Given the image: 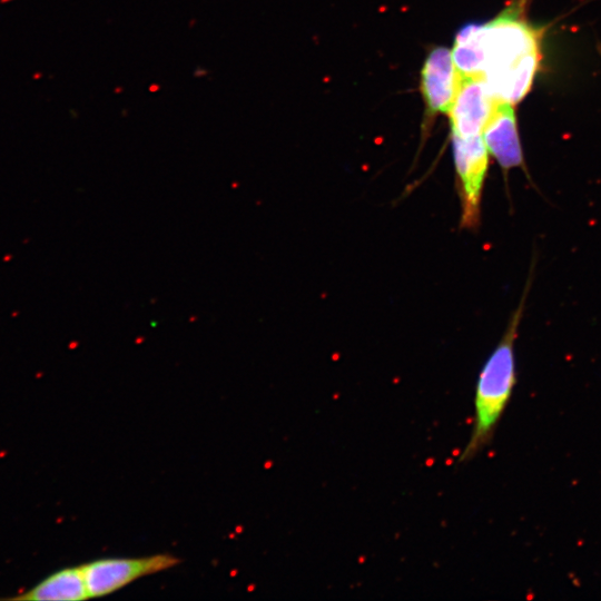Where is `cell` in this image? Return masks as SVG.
<instances>
[{"mask_svg":"<svg viewBox=\"0 0 601 601\" xmlns=\"http://www.w3.org/2000/svg\"><path fill=\"white\" fill-rule=\"evenodd\" d=\"M479 35L483 55L481 77L497 99L518 102L528 93L538 68L535 30L511 7L480 24Z\"/></svg>","mask_w":601,"mask_h":601,"instance_id":"6da1fadb","label":"cell"},{"mask_svg":"<svg viewBox=\"0 0 601 601\" xmlns=\"http://www.w3.org/2000/svg\"><path fill=\"white\" fill-rule=\"evenodd\" d=\"M529 289L530 282L526 283L504 334L480 371L474 395L473 426L470 439L457 457L459 463L471 461L491 442L511 400L516 383L514 347Z\"/></svg>","mask_w":601,"mask_h":601,"instance_id":"7a4b0ae2","label":"cell"},{"mask_svg":"<svg viewBox=\"0 0 601 601\" xmlns=\"http://www.w3.org/2000/svg\"><path fill=\"white\" fill-rule=\"evenodd\" d=\"M451 140L461 206L460 226L471 229L480 221L490 152L482 135L472 137L451 135Z\"/></svg>","mask_w":601,"mask_h":601,"instance_id":"3957f363","label":"cell"},{"mask_svg":"<svg viewBox=\"0 0 601 601\" xmlns=\"http://www.w3.org/2000/svg\"><path fill=\"white\" fill-rule=\"evenodd\" d=\"M180 560L167 553L141 558H105L82 565L90 598L105 597L137 579L176 566Z\"/></svg>","mask_w":601,"mask_h":601,"instance_id":"277c9868","label":"cell"},{"mask_svg":"<svg viewBox=\"0 0 601 601\" xmlns=\"http://www.w3.org/2000/svg\"><path fill=\"white\" fill-rule=\"evenodd\" d=\"M497 100L480 75H462L459 90L447 112L451 135H482Z\"/></svg>","mask_w":601,"mask_h":601,"instance_id":"5b68a950","label":"cell"},{"mask_svg":"<svg viewBox=\"0 0 601 601\" xmlns=\"http://www.w3.org/2000/svg\"><path fill=\"white\" fill-rule=\"evenodd\" d=\"M462 79L452 52L445 47L433 49L422 69L421 88L427 111L447 114Z\"/></svg>","mask_w":601,"mask_h":601,"instance_id":"8992f818","label":"cell"},{"mask_svg":"<svg viewBox=\"0 0 601 601\" xmlns=\"http://www.w3.org/2000/svg\"><path fill=\"white\" fill-rule=\"evenodd\" d=\"M482 137L489 152L505 173L512 168L524 167L512 104L500 99L496 101L483 128Z\"/></svg>","mask_w":601,"mask_h":601,"instance_id":"52a82bcc","label":"cell"},{"mask_svg":"<svg viewBox=\"0 0 601 601\" xmlns=\"http://www.w3.org/2000/svg\"><path fill=\"white\" fill-rule=\"evenodd\" d=\"M23 601H81L90 599L82 565L61 569L30 590L10 598Z\"/></svg>","mask_w":601,"mask_h":601,"instance_id":"ba28073f","label":"cell"},{"mask_svg":"<svg viewBox=\"0 0 601 601\" xmlns=\"http://www.w3.org/2000/svg\"><path fill=\"white\" fill-rule=\"evenodd\" d=\"M480 24L470 23L460 29L452 50L454 63L462 75H480L483 55L479 35Z\"/></svg>","mask_w":601,"mask_h":601,"instance_id":"9c48e42d","label":"cell"}]
</instances>
